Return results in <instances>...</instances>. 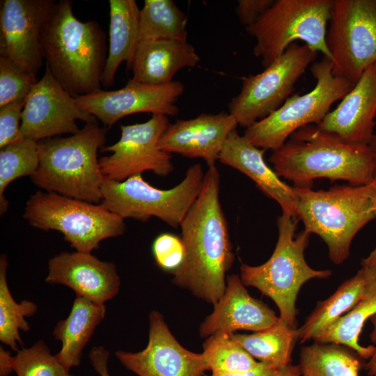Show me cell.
Returning <instances> with one entry per match:
<instances>
[{
    "label": "cell",
    "instance_id": "1",
    "mask_svg": "<svg viewBox=\"0 0 376 376\" xmlns=\"http://www.w3.org/2000/svg\"><path fill=\"white\" fill-rule=\"evenodd\" d=\"M219 190L218 169L208 166L200 193L180 226L184 260L171 272L174 284L213 304L224 293L226 274L235 258Z\"/></svg>",
    "mask_w": 376,
    "mask_h": 376
},
{
    "label": "cell",
    "instance_id": "2",
    "mask_svg": "<svg viewBox=\"0 0 376 376\" xmlns=\"http://www.w3.org/2000/svg\"><path fill=\"white\" fill-rule=\"evenodd\" d=\"M69 0L53 6L41 31L42 56L53 76L73 97L102 90L106 36L95 20H79Z\"/></svg>",
    "mask_w": 376,
    "mask_h": 376
},
{
    "label": "cell",
    "instance_id": "3",
    "mask_svg": "<svg viewBox=\"0 0 376 376\" xmlns=\"http://www.w3.org/2000/svg\"><path fill=\"white\" fill-rule=\"evenodd\" d=\"M268 161L280 178L297 187L311 188L318 178L352 185L374 182L375 164L368 145L348 143L313 124L296 130Z\"/></svg>",
    "mask_w": 376,
    "mask_h": 376
},
{
    "label": "cell",
    "instance_id": "4",
    "mask_svg": "<svg viewBox=\"0 0 376 376\" xmlns=\"http://www.w3.org/2000/svg\"><path fill=\"white\" fill-rule=\"evenodd\" d=\"M294 187L297 219L306 231L325 242L330 260L342 264L350 256L355 235L376 219V184L335 185L318 191Z\"/></svg>",
    "mask_w": 376,
    "mask_h": 376
},
{
    "label": "cell",
    "instance_id": "5",
    "mask_svg": "<svg viewBox=\"0 0 376 376\" xmlns=\"http://www.w3.org/2000/svg\"><path fill=\"white\" fill-rule=\"evenodd\" d=\"M105 134L97 123H88L70 136L38 141L39 166L32 182L45 191L99 204L104 178L97 151Z\"/></svg>",
    "mask_w": 376,
    "mask_h": 376
},
{
    "label": "cell",
    "instance_id": "6",
    "mask_svg": "<svg viewBox=\"0 0 376 376\" xmlns=\"http://www.w3.org/2000/svg\"><path fill=\"white\" fill-rule=\"evenodd\" d=\"M299 220L282 213L277 217L278 240L270 258L263 264H242L240 278L245 286L257 288L273 300L279 317L297 328L296 301L302 285L314 279L331 276L329 269H315L306 261L304 251L311 234L305 230L295 236Z\"/></svg>",
    "mask_w": 376,
    "mask_h": 376
},
{
    "label": "cell",
    "instance_id": "7",
    "mask_svg": "<svg viewBox=\"0 0 376 376\" xmlns=\"http://www.w3.org/2000/svg\"><path fill=\"white\" fill-rule=\"evenodd\" d=\"M333 3L334 0L274 1L254 23L245 27L256 40L253 55L265 68L300 40L331 61L326 36Z\"/></svg>",
    "mask_w": 376,
    "mask_h": 376
},
{
    "label": "cell",
    "instance_id": "8",
    "mask_svg": "<svg viewBox=\"0 0 376 376\" xmlns=\"http://www.w3.org/2000/svg\"><path fill=\"white\" fill-rule=\"evenodd\" d=\"M24 218L33 227L61 232L77 251L91 253L107 238L123 235L124 219L100 203L38 191L26 203Z\"/></svg>",
    "mask_w": 376,
    "mask_h": 376
},
{
    "label": "cell",
    "instance_id": "9",
    "mask_svg": "<svg viewBox=\"0 0 376 376\" xmlns=\"http://www.w3.org/2000/svg\"><path fill=\"white\" fill-rule=\"evenodd\" d=\"M310 70L315 79L311 91L290 96L275 111L246 128L244 136L252 144L265 150L279 149L298 129L318 125L334 103L341 100L354 86L335 76L331 61L324 56L313 63Z\"/></svg>",
    "mask_w": 376,
    "mask_h": 376
},
{
    "label": "cell",
    "instance_id": "10",
    "mask_svg": "<svg viewBox=\"0 0 376 376\" xmlns=\"http://www.w3.org/2000/svg\"><path fill=\"white\" fill-rule=\"evenodd\" d=\"M204 175L201 165L195 164L179 184L169 189L152 186L142 174L121 182L104 179L100 204L123 219L146 221L155 217L178 228L197 198Z\"/></svg>",
    "mask_w": 376,
    "mask_h": 376
},
{
    "label": "cell",
    "instance_id": "11",
    "mask_svg": "<svg viewBox=\"0 0 376 376\" xmlns=\"http://www.w3.org/2000/svg\"><path fill=\"white\" fill-rule=\"evenodd\" d=\"M326 42L333 74L354 85L376 63V0H334Z\"/></svg>",
    "mask_w": 376,
    "mask_h": 376
},
{
    "label": "cell",
    "instance_id": "12",
    "mask_svg": "<svg viewBox=\"0 0 376 376\" xmlns=\"http://www.w3.org/2000/svg\"><path fill=\"white\" fill-rule=\"evenodd\" d=\"M317 54L305 44L290 45L261 72L242 78L240 93L228 104L229 113L246 128L268 116L291 96Z\"/></svg>",
    "mask_w": 376,
    "mask_h": 376
},
{
    "label": "cell",
    "instance_id": "13",
    "mask_svg": "<svg viewBox=\"0 0 376 376\" xmlns=\"http://www.w3.org/2000/svg\"><path fill=\"white\" fill-rule=\"evenodd\" d=\"M169 124L168 116L153 114L146 122L121 125L119 140L102 148L111 152L99 159L104 178L121 182L148 171L169 175L173 170L171 155L159 146Z\"/></svg>",
    "mask_w": 376,
    "mask_h": 376
},
{
    "label": "cell",
    "instance_id": "14",
    "mask_svg": "<svg viewBox=\"0 0 376 376\" xmlns=\"http://www.w3.org/2000/svg\"><path fill=\"white\" fill-rule=\"evenodd\" d=\"M77 120L86 124L97 123L95 117L80 108L46 66L42 77L26 99L20 125L23 139L38 142L75 134L79 131Z\"/></svg>",
    "mask_w": 376,
    "mask_h": 376
},
{
    "label": "cell",
    "instance_id": "15",
    "mask_svg": "<svg viewBox=\"0 0 376 376\" xmlns=\"http://www.w3.org/2000/svg\"><path fill=\"white\" fill-rule=\"evenodd\" d=\"M183 91L178 81L148 85L130 79L120 89L100 90L75 100L81 109L110 128L122 118L138 113L176 116L179 109L175 103Z\"/></svg>",
    "mask_w": 376,
    "mask_h": 376
},
{
    "label": "cell",
    "instance_id": "16",
    "mask_svg": "<svg viewBox=\"0 0 376 376\" xmlns=\"http://www.w3.org/2000/svg\"><path fill=\"white\" fill-rule=\"evenodd\" d=\"M116 357L123 366L138 376H203L207 367L202 353L182 347L169 330L162 315H149L146 347L137 352L118 350Z\"/></svg>",
    "mask_w": 376,
    "mask_h": 376
},
{
    "label": "cell",
    "instance_id": "17",
    "mask_svg": "<svg viewBox=\"0 0 376 376\" xmlns=\"http://www.w3.org/2000/svg\"><path fill=\"white\" fill-rule=\"evenodd\" d=\"M55 3L53 0L1 1V56L37 75L43 58L41 31Z\"/></svg>",
    "mask_w": 376,
    "mask_h": 376
},
{
    "label": "cell",
    "instance_id": "18",
    "mask_svg": "<svg viewBox=\"0 0 376 376\" xmlns=\"http://www.w3.org/2000/svg\"><path fill=\"white\" fill-rule=\"evenodd\" d=\"M45 281L66 285L76 296L98 304L114 297L120 285L114 263L102 261L91 253L77 251H63L52 258Z\"/></svg>",
    "mask_w": 376,
    "mask_h": 376
},
{
    "label": "cell",
    "instance_id": "19",
    "mask_svg": "<svg viewBox=\"0 0 376 376\" xmlns=\"http://www.w3.org/2000/svg\"><path fill=\"white\" fill-rule=\"evenodd\" d=\"M237 125L229 113H203L194 118L169 123L159 146L169 154L201 158L207 166H215L228 136Z\"/></svg>",
    "mask_w": 376,
    "mask_h": 376
},
{
    "label": "cell",
    "instance_id": "20",
    "mask_svg": "<svg viewBox=\"0 0 376 376\" xmlns=\"http://www.w3.org/2000/svg\"><path fill=\"white\" fill-rule=\"evenodd\" d=\"M244 286L240 276H227L224 295L214 304L213 311L200 326L201 337L232 334L237 330L259 331L279 321V317L263 303L252 297Z\"/></svg>",
    "mask_w": 376,
    "mask_h": 376
},
{
    "label": "cell",
    "instance_id": "21",
    "mask_svg": "<svg viewBox=\"0 0 376 376\" xmlns=\"http://www.w3.org/2000/svg\"><path fill=\"white\" fill-rule=\"evenodd\" d=\"M376 118V63L368 68L318 125L354 144L368 145Z\"/></svg>",
    "mask_w": 376,
    "mask_h": 376
},
{
    "label": "cell",
    "instance_id": "22",
    "mask_svg": "<svg viewBox=\"0 0 376 376\" xmlns=\"http://www.w3.org/2000/svg\"><path fill=\"white\" fill-rule=\"evenodd\" d=\"M265 151L252 144L235 130L228 136L219 161L251 178L260 191L280 205L282 213L297 218L298 198L295 187L281 180L275 171L268 166L264 159Z\"/></svg>",
    "mask_w": 376,
    "mask_h": 376
},
{
    "label": "cell",
    "instance_id": "23",
    "mask_svg": "<svg viewBox=\"0 0 376 376\" xmlns=\"http://www.w3.org/2000/svg\"><path fill=\"white\" fill-rule=\"evenodd\" d=\"M200 57L187 41L160 40L137 48L127 70L133 81L148 85H163L173 81L175 74L186 67H195Z\"/></svg>",
    "mask_w": 376,
    "mask_h": 376
},
{
    "label": "cell",
    "instance_id": "24",
    "mask_svg": "<svg viewBox=\"0 0 376 376\" xmlns=\"http://www.w3.org/2000/svg\"><path fill=\"white\" fill-rule=\"evenodd\" d=\"M375 287L376 266H361L355 275L343 282L329 297L318 302L298 328V341L304 343L313 340Z\"/></svg>",
    "mask_w": 376,
    "mask_h": 376
},
{
    "label": "cell",
    "instance_id": "25",
    "mask_svg": "<svg viewBox=\"0 0 376 376\" xmlns=\"http://www.w3.org/2000/svg\"><path fill=\"white\" fill-rule=\"evenodd\" d=\"M105 313L104 304L76 296L68 316L57 322L53 336L61 348L55 357L68 371L80 364L83 350Z\"/></svg>",
    "mask_w": 376,
    "mask_h": 376
},
{
    "label": "cell",
    "instance_id": "26",
    "mask_svg": "<svg viewBox=\"0 0 376 376\" xmlns=\"http://www.w3.org/2000/svg\"><path fill=\"white\" fill-rule=\"evenodd\" d=\"M109 42L102 84H113L116 71L125 61L127 70L134 56L140 22V11L134 0H109Z\"/></svg>",
    "mask_w": 376,
    "mask_h": 376
},
{
    "label": "cell",
    "instance_id": "27",
    "mask_svg": "<svg viewBox=\"0 0 376 376\" xmlns=\"http://www.w3.org/2000/svg\"><path fill=\"white\" fill-rule=\"evenodd\" d=\"M231 336L256 360L280 370L292 364L298 329L279 317V321L267 329L251 334L233 333Z\"/></svg>",
    "mask_w": 376,
    "mask_h": 376
},
{
    "label": "cell",
    "instance_id": "28",
    "mask_svg": "<svg viewBox=\"0 0 376 376\" xmlns=\"http://www.w3.org/2000/svg\"><path fill=\"white\" fill-rule=\"evenodd\" d=\"M187 23L186 13L173 1L145 0L140 11L136 50L142 45L151 41H187Z\"/></svg>",
    "mask_w": 376,
    "mask_h": 376
},
{
    "label": "cell",
    "instance_id": "29",
    "mask_svg": "<svg viewBox=\"0 0 376 376\" xmlns=\"http://www.w3.org/2000/svg\"><path fill=\"white\" fill-rule=\"evenodd\" d=\"M361 359L343 345L313 342L301 347L298 365L301 376H359Z\"/></svg>",
    "mask_w": 376,
    "mask_h": 376
},
{
    "label": "cell",
    "instance_id": "30",
    "mask_svg": "<svg viewBox=\"0 0 376 376\" xmlns=\"http://www.w3.org/2000/svg\"><path fill=\"white\" fill-rule=\"evenodd\" d=\"M376 314V287L372 289L352 309L322 331L313 340L318 343H334L355 352L361 359H368L375 346L359 343L365 322Z\"/></svg>",
    "mask_w": 376,
    "mask_h": 376
},
{
    "label": "cell",
    "instance_id": "31",
    "mask_svg": "<svg viewBox=\"0 0 376 376\" xmlns=\"http://www.w3.org/2000/svg\"><path fill=\"white\" fill-rule=\"evenodd\" d=\"M7 258L2 254L0 258V340L17 351V343H22L19 331L30 329L26 318L36 313L37 305L29 300L17 303L13 299L7 283Z\"/></svg>",
    "mask_w": 376,
    "mask_h": 376
},
{
    "label": "cell",
    "instance_id": "32",
    "mask_svg": "<svg viewBox=\"0 0 376 376\" xmlns=\"http://www.w3.org/2000/svg\"><path fill=\"white\" fill-rule=\"evenodd\" d=\"M39 166L38 142L24 139L0 149V214L6 212L9 202L4 194L15 180L31 177Z\"/></svg>",
    "mask_w": 376,
    "mask_h": 376
},
{
    "label": "cell",
    "instance_id": "33",
    "mask_svg": "<svg viewBox=\"0 0 376 376\" xmlns=\"http://www.w3.org/2000/svg\"><path fill=\"white\" fill-rule=\"evenodd\" d=\"M202 354L212 373L244 372L256 368L260 362L251 357L231 336L219 334L208 337Z\"/></svg>",
    "mask_w": 376,
    "mask_h": 376
},
{
    "label": "cell",
    "instance_id": "34",
    "mask_svg": "<svg viewBox=\"0 0 376 376\" xmlns=\"http://www.w3.org/2000/svg\"><path fill=\"white\" fill-rule=\"evenodd\" d=\"M13 368L17 376H74L51 354L42 340L17 350L13 357Z\"/></svg>",
    "mask_w": 376,
    "mask_h": 376
},
{
    "label": "cell",
    "instance_id": "35",
    "mask_svg": "<svg viewBox=\"0 0 376 376\" xmlns=\"http://www.w3.org/2000/svg\"><path fill=\"white\" fill-rule=\"evenodd\" d=\"M38 81L36 75L0 56V107L25 100Z\"/></svg>",
    "mask_w": 376,
    "mask_h": 376
},
{
    "label": "cell",
    "instance_id": "36",
    "mask_svg": "<svg viewBox=\"0 0 376 376\" xmlns=\"http://www.w3.org/2000/svg\"><path fill=\"white\" fill-rule=\"evenodd\" d=\"M152 251L157 265L170 273L182 265L185 258L181 237L168 233H161L155 239Z\"/></svg>",
    "mask_w": 376,
    "mask_h": 376
},
{
    "label": "cell",
    "instance_id": "37",
    "mask_svg": "<svg viewBox=\"0 0 376 376\" xmlns=\"http://www.w3.org/2000/svg\"><path fill=\"white\" fill-rule=\"evenodd\" d=\"M25 102L19 100L0 107V149L24 139L20 122Z\"/></svg>",
    "mask_w": 376,
    "mask_h": 376
},
{
    "label": "cell",
    "instance_id": "38",
    "mask_svg": "<svg viewBox=\"0 0 376 376\" xmlns=\"http://www.w3.org/2000/svg\"><path fill=\"white\" fill-rule=\"evenodd\" d=\"M274 0H238L236 14L245 27L254 23L274 3Z\"/></svg>",
    "mask_w": 376,
    "mask_h": 376
},
{
    "label": "cell",
    "instance_id": "39",
    "mask_svg": "<svg viewBox=\"0 0 376 376\" xmlns=\"http://www.w3.org/2000/svg\"><path fill=\"white\" fill-rule=\"evenodd\" d=\"M91 363L100 376H110L108 370L109 352L102 346L94 347L89 352Z\"/></svg>",
    "mask_w": 376,
    "mask_h": 376
},
{
    "label": "cell",
    "instance_id": "40",
    "mask_svg": "<svg viewBox=\"0 0 376 376\" xmlns=\"http://www.w3.org/2000/svg\"><path fill=\"white\" fill-rule=\"evenodd\" d=\"M279 370L269 365L260 362L256 368L247 371L212 373L208 376H274Z\"/></svg>",
    "mask_w": 376,
    "mask_h": 376
},
{
    "label": "cell",
    "instance_id": "41",
    "mask_svg": "<svg viewBox=\"0 0 376 376\" xmlns=\"http://www.w3.org/2000/svg\"><path fill=\"white\" fill-rule=\"evenodd\" d=\"M370 321L373 327L370 334V340L375 346V349L367 363L364 364V368L368 376H376V314L370 318Z\"/></svg>",
    "mask_w": 376,
    "mask_h": 376
},
{
    "label": "cell",
    "instance_id": "42",
    "mask_svg": "<svg viewBox=\"0 0 376 376\" xmlns=\"http://www.w3.org/2000/svg\"><path fill=\"white\" fill-rule=\"evenodd\" d=\"M13 357L9 352L0 347V376H8L13 371Z\"/></svg>",
    "mask_w": 376,
    "mask_h": 376
},
{
    "label": "cell",
    "instance_id": "43",
    "mask_svg": "<svg viewBox=\"0 0 376 376\" xmlns=\"http://www.w3.org/2000/svg\"><path fill=\"white\" fill-rule=\"evenodd\" d=\"M274 376H301L299 365L290 364L280 369Z\"/></svg>",
    "mask_w": 376,
    "mask_h": 376
},
{
    "label": "cell",
    "instance_id": "44",
    "mask_svg": "<svg viewBox=\"0 0 376 376\" xmlns=\"http://www.w3.org/2000/svg\"><path fill=\"white\" fill-rule=\"evenodd\" d=\"M361 266H376V246L370 253L361 260Z\"/></svg>",
    "mask_w": 376,
    "mask_h": 376
},
{
    "label": "cell",
    "instance_id": "45",
    "mask_svg": "<svg viewBox=\"0 0 376 376\" xmlns=\"http://www.w3.org/2000/svg\"><path fill=\"white\" fill-rule=\"evenodd\" d=\"M375 161L374 182L376 184V134L373 136L369 144Z\"/></svg>",
    "mask_w": 376,
    "mask_h": 376
}]
</instances>
